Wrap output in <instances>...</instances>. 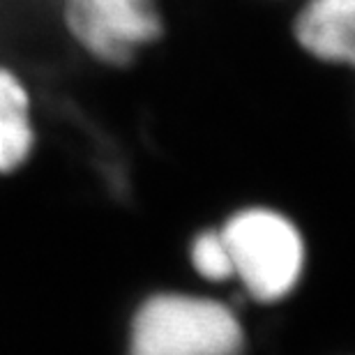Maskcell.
Segmentation results:
<instances>
[{
    "instance_id": "8992f818",
    "label": "cell",
    "mask_w": 355,
    "mask_h": 355,
    "mask_svg": "<svg viewBox=\"0 0 355 355\" xmlns=\"http://www.w3.org/2000/svg\"><path fill=\"white\" fill-rule=\"evenodd\" d=\"M191 268L198 277L212 284H226L233 279V263L222 231H203L189 247Z\"/></svg>"
},
{
    "instance_id": "7a4b0ae2",
    "label": "cell",
    "mask_w": 355,
    "mask_h": 355,
    "mask_svg": "<svg viewBox=\"0 0 355 355\" xmlns=\"http://www.w3.org/2000/svg\"><path fill=\"white\" fill-rule=\"evenodd\" d=\"M229 247L233 279L257 302H279L300 284L307 247L300 229L279 210L254 205L219 226Z\"/></svg>"
},
{
    "instance_id": "5b68a950",
    "label": "cell",
    "mask_w": 355,
    "mask_h": 355,
    "mask_svg": "<svg viewBox=\"0 0 355 355\" xmlns=\"http://www.w3.org/2000/svg\"><path fill=\"white\" fill-rule=\"evenodd\" d=\"M37 148L33 92L26 81L0 62V175L17 173Z\"/></svg>"
},
{
    "instance_id": "277c9868",
    "label": "cell",
    "mask_w": 355,
    "mask_h": 355,
    "mask_svg": "<svg viewBox=\"0 0 355 355\" xmlns=\"http://www.w3.org/2000/svg\"><path fill=\"white\" fill-rule=\"evenodd\" d=\"M293 40L311 60L355 69V0H300Z\"/></svg>"
},
{
    "instance_id": "3957f363",
    "label": "cell",
    "mask_w": 355,
    "mask_h": 355,
    "mask_svg": "<svg viewBox=\"0 0 355 355\" xmlns=\"http://www.w3.org/2000/svg\"><path fill=\"white\" fill-rule=\"evenodd\" d=\"M60 21L90 60L111 69L134 65L164 37L159 0H60Z\"/></svg>"
},
{
    "instance_id": "6da1fadb",
    "label": "cell",
    "mask_w": 355,
    "mask_h": 355,
    "mask_svg": "<svg viewBox=\"0 0 355 355\" xmlns=\"http://www.w3.org/2000/svg\"><path fill=\"white\" fill-rule=\"evenodd\" d=\"M245 328L217 297L162 291L134 309L127 355H243Z\"/></svg>"
}]
</instances>
